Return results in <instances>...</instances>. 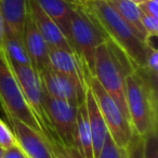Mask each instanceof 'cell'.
<instances>
[{"instance_id": "6da1fadb", "label": "cell", "mask_w": 158, "mask_h": 158, "mask_svg": "<svg viewBox=\"0 0 158 158\" xmlns=\"http://www.w3.org/2000/svg\"><path fill=\"white\" fill-rule=\"evenodd\" d=\"M126 105L133 132L145 135L157 128V84L145 68H136L125 79Z\"/></svg>"}, {"instance_id": "7a4b0ae2", "label": "cell", "mask_w": 158, "mask_h": 158, "mask_svg": "<svg viewBox=\"0 0 158 158\" xmlns=\"http://www.w3.org/2000/svg\"><path fill=\"white\" fill-rule=\"evenodd\" d=\"M84 3L95 19L106 40L112 41L126 53L134 69L144 67L147 42H143L135 35L106 0H84Z\"/></svg>"}, {"instance_id": "3957f363", "label": "cell", "mask_w": 158, "mask_h": 158, "mask_svg": "<svg viewBox=\"0 0 158 158\" xmlns=\"http://www.w3.org/2000/svg\"><path fill=\"white\" fill-rule=\"evenodd\" d=\"M68 41L92 76L95 50L106 41V37L84 1L76 3L70 12Z\"/></svg>"}, {"instance_id": "277c9868", "label": "cell", "mask_w": 158, "mask_h": 158, "mask_svg": "<svg viewBox=\"0 0 158 158\" xmlns=\"http://www.w3.org/2000/svg\"><path fill=\"white\" fill-rule=\"evenodd\" d=\"M0 104L7 118L18 119L44 135L41 126L25 100L3 50H0Z\"/></svg>"}, {"instance_id": "5b68a950", "label": "cell", "mask_w": 158, "mask_h": 158, "mask_svg": "<svg viewBox=\"0 0 158 158\" xmlns=\"http://www.w3.org/2000/svg\"><path fill=\"white\" fill-rule=\"evenodd\" d=\"M92 76L95 77L102 88L116 102L129 119L126 105V75L106 41L100 44L95 50Z\"/></svg>"}, {"instance_id": "8992f818", "label": "cell", "mask_w": 158, "mask_h": 158, "mask_svg": "<svg viewBox=\"0 0 158 158\" xmlns=\"http://www.w3.org/2000/svg\"><path fill=\"white\" fill-rule=\"evenodd\" d=\"M88 87L97 101L110 136L120 148H126L134 133L129 119L116 102L102 88L94 76H89Z\"/></svg>"}, {"instance_id": "52a82bcc", "label": "cell", "mask_w": 158, "mask_h": 158, "mask_svg": "<svg viewBox=\"0 0 158 158\" xmlns=\"http://www.w3.org/2000/svg\"><path fill=\"white\" fill-rule=\"evenodd\" d=\"M42 103L49 126L57 139L65 146L75 147L78 106H75L63 100L51 98L44 91Z\"/></svg>"}, {"instance_id": "ba28073f", "label": "cell", "mask_w": 158, "mask_h": 158, "mask_svg": "<svg viewBox=\"0 0 158 158\" xmlns=\"http://www.w3.org/2000/svg\"><path fill=\"white\" fill-rule=\"evenodd\" d=\"M9 64L18 80L25 100L41 126L44 138V135L48 133L51 128L49 126L44 108V103H42L44 89H42V85L40 81L39 74L31 65H19L11 61H9Z\"/></svg>"}, {"instance_id": "9c48e42d", "label": "cell", "mask_w": 158, "mask_h": 158, "mask_svg": "<svg viewBox=\"0 0 158 158\" xmlns=\"http://www.w3.org/2000/svg\"><path fill=\"white\" fill-rule=\"evenodd\" d=\"M38 74L42 89L51 98L63 100L75 106H79L85 101L86 91L81 90L67 76L55 72L50 66H47Z\"/></svg>"}, {"instance_id": "30bf717a", "label": "cell", "mask_w": 158, "mask_h": 158, "mask_svg": "<svg viewBox=\"0 0 158 158\" xmlns=\"http://www.w3.org/2000/svg\"><path fill=\"white\" fill-rule=\"evenodd\" d=\"M48 60V66L55 72L70 78L81 90H87L89 76L91 75L76 53L65 49L49 46Z\"/></svg>"}, {"instance_id": "8fae6325", "label": "cell", "mask_w": 158, "mask_h": 158, "mask_svg": "<svg viewBox=\"0 0 158 158\" xmlns=\"http://www.w3.org/2000/svg\"><path fill=\"white\" fill-rule=\"evenodd\" d=\"M18 145L27 158H52L50 147L41 133L14 118H8Z\"/></svg>"}, {"instance_id": "7c38bea8", "label": "cell", "mask_w": 158, "mask_h": 158, "mask_svg": "<svg viewBox=\"0 0 158 158\" xmlns=\"http://www.w3.org/2000/svg\"><path fill=\"white\" fill-rule=\"evenodd\" d=\"M28 5V13L31 15L33 22L35 23L36 27L41 34L44 39L50 47L65 49L68 51H73L68 39L65 37L63 31L60 29L57 24L50 19L39 7L34 0H27Z\"/></svg>"}, {"instance_id": "4fadbf2b", "label": "cell", "mask_w": 158, "mask_h": 158, "mask_svg": "<svg viewBox=\"0 0 158 158\" xmlns=\"http://www.w3.org/2000/svg\"><path fill=\"white\" fill-rule=\"evenodd\" d=\"M23 42L26 49L31 66L37 73H40L49 65L48 49L49 46L39 33L33 22L31 15H27L23 31Z\"/></svg>"}, {"instance_id": "5bb4252c", "label": "cell", "mask_w": 158, "mask_h": 158, "mask_svg": "<svg viewBox=\"0 0 158 158\" xmlns=\"http://www.w3.org/2000/svg\"><path fill=\"white\" fill-rule=\"evenodd\" d=\"M85 104H86L89 126H90L91 136H92L93 155H94V158H98L104 143H105L106 138L108 135V130L105 125V121H104L103 117L101 115V112L99 110L97 101H95L89 87L86 90Z\"/></svg>"}, {"instance_id": "9a60e30c", "label": "cell", "mask_w": 158, "mask_h": 158, "mask_svg": "<svg viewBox=\"0 0 158 158\" xmlns=\"http://www.w3.org/2000/svg\"><path fill=\"white\" fill-rule=\"evenodd\" d=\"M0 14L6 29L23 38L25 22L28 15L27 0H0Z\"/></svg>"}, {"instance_id": "2e32d148", "label": "cell", "mask_w": 158, "mask_h": 158, "mask_svg": "<svg viewBox=\"0 0 158 158\" xmlns=\"http://www.w3.org/2000/svg\"><path fill=\"white\" fill-rule=\"evenodd\" d=\"M127 25L135 33L143 42H148L149 38L141 22V10L139 5L131 0H106Z\"/></svg>"}, {"instance_id": "e0dca14e", "label": "cell", "mask_w": 158, "mask_h": 158, "mask_svg": "<svg viewBox=\"0 0 158 158\" xmlns=\"http://www.w3.org/2000/svg\"><path fill=\"white\" fill-rule=\"evenodd\" d=\"M34 1L49 18L56 23L60 29L68 39L70 12L73 7L79 2H73L70 0H34Z\"/></svg>"}, {"instance_id": "ac0fdd59", "label": "cell", "mask_w": 158, "mask_h": 158, "mask_svg": "<svg viewBox=\"0 0 158 158\" xmlns=\"http://www.w3.org/2000/svg\"><path fill=\"white\" fill-rule=\"evenodd\" d=\"M75 147L84 156V158H94L92 136H91L90 126H89L88 114H87L85 101L77 108Z\"/></svg>"}, {"instance_id": "d6986e66", "label": "cell", "mask_w": 158, "mask_h": 158, "mask_svg": "<svg viewBox=\"0 0 158 158\" xmlns=\"http://www.w3.org/2000/svg\"><path fill=\"white\" fill-rule=\"evenodd\" d=\"M2 50L8 60L19 65H31V61L27 55L23 38L18 37L14 34L6 29L3 36Z\"/></svg>"}, {"instance_id": "ffe728a7", "label": "cell", "mask_w": 158, "mask_h": 158, "mask_svg": "<svg viewBox=\"0 0 158 158\" xmlns=\"http://www.w3.org/2000/svg\"><path fill=\"white\" fill-rule=\"evenodd\" d=\"M44 139L50 147L52 158H84L76 147H67L62 144L52 129L49 130L48 133L44 135Z\"/></svg>"}, {"instance_id": "44dd1931", "label": "cell", "mask_w": 158, "mask_h": 158, "mask_svg": "<svg viewBox=\"0 0 158 158\" xmlns=\"http://www.w3.org/2000/svg\"><path fill=\"white\" fill-rule=\"evenodd\" d=\"M143 158H158V128L143 135Z\"/></svg>"}, {"instance_id": "7402d4cb", "label": "cell", "mask_w": 158, "mask_h": 158, "mask_svg": "<svg viewBox=\"0 0 158 158\" xmlns=\"http://www.w3.org/2000/svg\"><path fill=\"white\" fill-rule=\"evenodd\" d=\"M98 158H126V148H120L108 134Z\"/></svg>"}, {"instance_id": "603a6c76", "label": "cell", "mask_w": 158, "mask_h": 158, "mask_svg": "<svg viewBox=\"0 0 158 158\" xmlns=\"http://www.w3.org/2000/svg\"><path fill=\"white\" fill-rule=\"evenodd\" d=\"M16 145H18V141L13 131L11 130L10 126L0 117V146L3 149H8Z\"/></svg>"}, {"instance_id": "cb8c5ba5", "label": "cell", "mask_w": 158, "mask_h": 158, "mask_svg": "<svg viewBox=\"0 0 158 158\" xmlns=\"http://www.w3.org/2000/svg\"><path fill=\"white\" fill-rule=\"evenodd\" d=\"M126 158H143V136L133 133L126 147Z\"/></svg>"}, {"instance_id": "d4e9b609", "label": "cell", "mask_w": 158, "mask_h": 158, "mask_svg": "<svg viewBox=\"0 0 158 158\" xmlns=\"http://www.w3.org/2000/svg\"><path fill=\"white\" fill-rule=\"evenodd\" d=\"M141 22L148 38H155L158 34V19L152 18L141 12Z\"/></svg>"}, {"instance_id": "484cf974", "label": "cell", "mask_w": 158, "mask_h": 158, "mask_svg": "<svg viewBox=\"0 0 158 158\" xmlns=\"http://www.w3.org/2000/svg\"><path fill=\"white\" fill-rule=\"evenodd\" d=\"M157 5H158V2L152 1V0H147V1H145L144 3H141V5H139V8H140V10H141V12H142V13L152 16V18L158 19Z\"/></svg>"}, {"instance_id": "4316f807", "label": "cell", "mask_w": 158, "mask_h": 158, "mask_svg": "<svg viewBox=\"0 0 158 158\" xmlns=\"http://www.w3.org/2000/svg\"><path fill=\"white\" fill-rule=\"evenodd\" d=\"M2 158H27L26 155L23 153V151L20 148L19 145L13 146L11 148L5 149V153L2 155Z\"/></svg>"}, {"instance_id": "83f0119b", "label": "cell", "mask_w": 158, "mask_h": 158, "mask_svg": "<svg viewBox=\"0 0 158 158\" xmlns=\"http://www.w3.org/2000/svg\"><path fill=\"white\" fill-rule=\"evenodd\" d=\"M6 31V26L5 22H3V19L0 14V50H2V42H3V36H5Z\"/></svg>"}, {"instance_id": "f1b7e54d", "label": "cell", "mask_w": 158, "mask_h": 158, "mask_svg": "<svg viewBox=\"0 0 158 158\" xmlns=\"http://www.w3.org/2000/svg\"><path fill=\"white\" fill-rule=\"evenodd\" d=\"M131 1H133V2L136 3V5H141V3H144L145 1H147V0H131Z\"/></svg>"}, {"instance_id": "f546056e", "label": "cell", "mask_w": 158, "mask_h": 158, "mask_svg": "<svg viewBox=\"0 0 158 158\" xmlns=\"http://www.w3.org/2000/svg\"><path fill=\"white\" fill-rule=\"evenodd\" d=\"M3 153H5V149H3L2 147L0 146V158H2V155H3Z\"/></svg>"}, {"instance_id": "4dcf8cb0", "label": "cell", "mask_w": 158, "mask_h": 158, "mask_svg": "<svg viewBox=\"0 0 158 158\" xmlns=\"http://www.w3.org/2000/svg\"><path fill=\"white\" fill-rule=\"evenodd\" d=\"M70 1H73V2H82L84 0H70Z\"/></svg>"}, {"instance_id": "1f68e13d", "label": "cell", "mask_w": 158, "mask_h": 158, "mask_svg": "<svg viewBox=\"0 0 158 158\" xmlns=\"http://www.w3.org/2000/svg\"><path fill=\"white\" fill-rule=\"evenodd\" d=\"M152 1H155V2H158V0H152Z\"/></svg>"}]
</instances>
